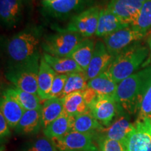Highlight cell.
I'll list each match as a JSON object with an SVG mask.
<instances>
[{"label": "cell", "mask_w": 151, "mask_h": 151, "mask_svg": "<svg viewBox=\"0 0 151 151\" xmlns=\"http://www.w3.org/2000/svg\"><path fill=\"white\" fill-rule=\"evenodd\" d=\"M151 85V66L137 71L118 84L114 99L128 115L139 111L143 96Z\"/></svg>", "instance_id": "cell-1"}, {"label": "cell", "mask_w": 151, "mask_h": 151, "mask_svg": "<svg viewBox=\"0 0 151 151\" xmlns=\"http://www.w3.org/2000/svg\"><path fill=\"white\" fill-rule=\"evenodd\" d=\"M149 53L147 47L136 43L115 56L106 71L119 84L140 69Z\"/></svg>", "instance_id": "cell-2"}, {"label": "cell", "mask_w": 151, "mask_h": 151, "mask_svg": "<svg viewBox=\"0 0 151 151\" xmlns=\"http://www.w3.org/2000/svg\"><path fill=\"white\" fill-rule=\"evenodd\" d=\"M41 41V31L37 27L28 28L13 36L6 45L7 54L13 64L40 58Z\"/></svg>", "instance_id": "cell-3"}, {"label": "cell", "mask_w": 151, "mask_h": 151, "mask_svg": "<svg viewBox=\"0 0 151 151\" xmlns=\"http://www.w3.org/2000/svg\"><path fill=\"white\" fill-rule=\"evenodd\" d=\"M41 58L12 64L6 71V77L22 91L38 95V75Z\"/></svg>", "instance_id": "cell-4"}, {"label": "cell", "mask_w": 151, "mask_h": 151, "mask_svg": "<svg viewBox=\"0 0 151 151\" xmlns=\"http://www.w3.org/2000/svg\"><path fill=\"white\" fill-rule=\"evenodd\" d=\"M83 39L84 37L79 34L66 29L45 36L41 48L45 53L52 56L67 57Z\"/></svg>", "instance_id": "cell-5"}, {"label": "cell", "mask_w": 151, "mask_h": 151, "mask_svg": "<svg viewBox=\"0 0 151 151\" xmlns=\"http://www.w3.org/2000/svg\"><path fill=\"white\" fill-rule=\"evenodd\" d=\"M146 36V35L129 25L104 37V41L109 52L113 58L124 49L139 42Z\"/></svg>", "instance_id": "cell-6"}, {"label": "cell", "mask_w": 151, "mask_h": 151, "mask_svg": "<svg viewBox=\"0 0 151 151\" xmlns=\"http://www.w3.org/2000/svg\"><path fill=\"white\" fill-rule=\"evenodd\" d=\"M94 139L90 134L71 131L64 137L50 139L58 151H99Z\"/></svg>", "instance_id": "cell-7"}, {"label": "cell", "mask_w": 151, "mask_h": 151, "mask_svg": "<svg viewBox=\"0 0 151 151\" xmlns=\"http://www.w3.org/2000/svg\"><path fill=\"white\" fill-rule=\"evenodd\" d=\"M99 6H92L71 18L67 29L83 37H90L97 32L100 11Z\"/></svg>", "instance_id": "cell-8"}, {"label": "cell", "mask_w": 151, "mask_h": 151, "mask_svg": "<svg viewBox=\"0 0 151 151\" xmlns=\"http://www.w3.org/2000/svg\"><path fill=\"white\" fill-rule=\"evenodd\" d=\"M126 151H151V118H137L125 141Z\"/></svg>", "instance_id": "cell-9"}, {"label": "cell", "mask_w": 151, "mask_h": 151, "mask_svg": "<svg viewBox=\"0 0 151 151\" xmlns=\"http://www.w3.org/2000/svg\"><path fill=\"white\" fill-rule=\"evenodd\" d=\"M88 107L92 116L104 127H108L112 123L120 109L114 97L99 94Z\"/></svg>", "instance_id": "cell-10"}, {"label": "cell", "mask_w": 151, "mask_h": 151, "mask_svg": "<svg viewBox=\"0 0 151 151\" xmlns=\"http://www.w3.org/2000/svg\"><path fill=\"white\" fill-rule=\"evenodd\" d=\"M134 129V124L132 123L127 113L119 109L118 116L110 125L104 127L96 135V139L106 138L113 140L125 142L130 134Z\"/></svg>", "instance_id": "cell-11"}, {"label": "cell", "mask_w": 151, "mask_h": 151, "mask_svg": "<svg viewBox=\"0 0 151 151\" xmlns=\"http://www.w3.org/2000/svg\"><path fill=\"white\" fill-rule=\"evenodd\" d=\"M147 0H109L106 8L129 24L137 18Z\"/></svg>", "instance_id": "cell-12"}, {"label": "cell", "mask_w": 151, "mask_h": 151, "mask_svg": "<svg viewBox=\"0 0 151 151\" xmlns=\"http://www.w3.org/2000/svg\"><path fill=\"white\" fill-rule=\"evenodd\" d=\"M86 0H56L54 1H43V11L46 15L57 18H67L82 9Z\"/></svg>", "instance_id": "cell-13"}, {"label": "cell", "mask_w": 151, "mask_h": 151, "mask_svg": "<svg viewBox=\"0 0 151 151\" xmlns=\"http://www.w3.org/2000/svg\"><path fill=\"white\" fill-rule=\"evenodd\" d=\"M112 60L113 57L109 52L104 43L98 41L95 44L89 66L85 72L88 81L106 71Z\"/></svg>", "instance_id": "cell-14"}, {"label": "cell", "mask_w": 151, "mask_h": 151, "mask_svg": "<svg viewBox=\"0 0 151 151\" xmlns=\"http://www.w3.org/2000/svg\"><path fill=\"white\" fill-rule=\"evenodd\" d=\"M128 26H129V24L124 22L121 18L108 9H103L100 11L95 35L99 37H105Z\"/></svg>", "instance_id": "cell-15"}, {"label": "cell", "mask_w": 151, "mask_h": 151, "mask_svg": "<svg viewBox=\"0 0 151 151\" xmlns=\"http://www.w3.org/2000/svg\"><path fill=\"white\" fill-rule=\"evenodd\" d=\"M0 109L9 127L12 128L16 127L25 111L20 104L6 91L1 94Z\"/></svg>", "instance_id": "cell-16"}, {"label": "cell", "mask_w": 151, "mask_h": 151, "mask_svg": "<svg viewBox=\"0 0 151 151\" xmlns=\"http://www.w3.org/2000/svg\"><path fill=\"white\" fill-rule=\"evenodd\" d=\"M56 74L54 69L41 57L38 75V96L41 100L45 101L49 99V94Z\"/></svg>", "instance_id": "cell-17"}, {"label": "cell", "mask_w": 151, "mask_h": 151, "mask_svg": "<svg viewBox=\"0 0 151 151\" xmlns=\"http://www.w3.org/2000/svg\"><path fill=\"white\" fill-rule=\"evenodd\" d=\"M22 16L21 0H0V18L8 27L19 22Z\"/></svg>", "instance_id": "cell-18"}, {"label": "cell", "mask_w": 151, "mask_h": 151, "mask_svg": "<svg viewBox=\"0 0 151 151\" xmlns=\"http://www.w3.org/2000/svg\"><path fill=\"white\" fill-rule=\"evenodd\" d=\"M41 127V109H37L24 111L15 129L20 134L31 135L37 133Z\"/></svg>", "instance_id": "cell-19"}, {"label": "cell", "mask_w": 151, "mask_h": 151, "mask_svg": "<svg viewBox=\"0 0 151 151\" xmlns=\"http://www.w3.org/2000/svg\"><path fill=\"white\" fill-rule=\"evenodd\" d=\"M95 44L92 39H84L67 57L74 60L86 72L92 59Z\"/></svg>", "instance_id": "cell-20"}, {"label": "cell", "mask_w": 151, "mask_h": 151, "mask_svg": "<svg viewBox=\"0 0 151 151\" xmlns=\"http://www.w3.org/2000/svg\"><path fill=\"white\" fill-rule=\"evenodd\" d=\"M104 127L102 124L96 120L90 111L88 110L83 114L74 117L71 131L90 134L94 135L95 138L96 135Z\"/></svg>", "instance_id": "cell-21"}, {"label": "cell", "mask_w": 151, "mask_h": 151, "mask_svg": "<svg viewBox=\"0 0 151 151\" xmlns=\"http://www.w3.org/2000/svg\"><path fill=\"white\" fill-rule=\"evenodd\" d=\"M74 117L69 116L64 111L59 118L43 129L44 135L48 139H52L62 137L67 134L72 129Z\"/></svg>", "instance_id": "cell-22"}, {"label": "cell", "mask_w": 151, "mask_h": 151, "mask_svg": "<svg viewBox=\"0 0 151 151\" xmlns=\"http://www.w3.org/2000/svg\"><path fill=\"white\" fill-rule=\"evenodd\" d=\"M64 112L63 99L50 98L45 100L41 107V127L46 129Z\"/></svg>", "instance_id": "cell-23"}, {"label": "cell", "mask_w": 151, "mask_h": 151, "mask_svg": "<svg viewBox=\"0 0 151 151\" xmlns=\"http://www.w3.org/2000/svg\"><path fill=\"white\" fill-rule=\"evenodd\" d=\"M42 57L54 71L59 74L85 72L74 60L68 57H55L47 53L43 54Z\"/></svg>", "instance_id": "cell-24"}, {"label": "cell", "mask_w": 151, "mask_h": 151, "mask_svg": "<svg viewBox=\"0 0 151 151\" xmlns=\"http://www.w3.org/2000/svg\"><path fill=\"white\" fill-rule=\"evenodd\" d=\"M118 84L113 80L106 71L88 81V87L99 95L114 97Z\"/></svg>", "instance_id": "cell-25"}, {"label": "cell", "mask_w": 151, "mask_h": 151, "mask_svg": "<svg viewBox=\"0 0 151 151\" xmlns=\"http://www.w3.org/2000/svg\"><path fill=\"white\" fill-rule=\"evenodd\" d=\"M63 99L64 111L71 116H77L89 110L82 91L75 92L65 96Z\"/></svg>", "instance_id": "cell-26"}, {"label": "cell", "mask_w": 151, "mask_h": 151, "mask_svg": "<svg viewBox=\"0 0 151 151\" xmlns=\"http://www.w3.org/2000/svg\"><path fill=\"white\" fill-rule=\"evenodd\" d=\"M6 92L16 100L25 111L41 109V99L37 94L22 91L18 88H9Z\"/></svg>", "instance_id": "cell-27"}, {"label": "cell", "mask_w": 151, "mask_h": 151, "mask_svg": "<svg viewBox=\"0 0 151 151\" xmlns=\"http://www.w3.org/2000/svg\"><path fill=\"white\" fill-rule=\"evenodd\" d=\"M88 81H89L85 72L69 73L65 88L60 98L62 99L73 92L83 91L86 89L88 87Z\"/></svg>", "instance_id": "cell-28"}, {"label": "cell", "mask_w": 151, "mask_h": 151, "mask_svg": "<svg viewBox=\"0 0 151 151\" xmlns=\"http://www.w3.org/2000/svg\"><path fill=\"white\" fill-rule=\"evenodd\" d=\"M130 26L147 35L151 29V0H147Z\"/></svg>", "instance_id": "cell-29"}, {"label": "cell", "mask_w": 151, "mask_h": 151, "mask_svg": "<svg viewBox=\"0 0 151 151\" xmlns=\"http://www.w3.org/2000/svg\"><path fill=\"white\" fill-rule=\"evenodd\" d=\"M23 151H58V150L50 139L41 137L28 143Z\"/></svg>", "instance_id": "cell-30"}, {"label": "cell", "mask_w": 151, "mask_h": 151, "mask_svg": "<svg viewBox=\"0 0 151 151\" xmlns=\"http://www.w3.org/2000/svg\"><path fill=\"white\" fill-rule=\"evenodd\" d=\"M98 142L99 151H126L125 143L122 141L100 138Z\"/></svg>", "instance_id": "cell-31"}, {"label": "cell", "mask_w": 151, "mask_h": 151, "mask_svg": "<svg viewBox=\"0 0 151 151\" xmlns=\"http://www.w3.org/2000/svg\"><path fill=\"white\" fill-rule=\"evenodd\" d=\"M68 74H59L57 73L52 82V88L49 94L50 98H60L65 88L67 80Z\"/></svg>", "instance_id": "cell-32"}, {"label": "cell", "mask_w": 151, "mask_h": 151, "mask_svg": "<svg viewBox=\"0 0 151 151\" xmlns=\"http://www.w3.org/2000/svg\"><path fill=\"white\" fill-rule=\"evenodd\" d=\"M138 118H151V85L147 90L141 101Z\"/></svg>", "instance_id": "cell-33"}, {"label": "cell", "mask_w": 151, "mask_h": 151, "mask_svg": "<svg viewBox=\"0 0 151 151\" xmlns=\"http://www.w3.org/2000/svg\"><path fill=\"white\" fill-rule=\"evenodd\" d=\"M9 135H10L9 125L2 113H0V137L1 139H3Z\"/></svg>", "instance_id": "cell-34"}, {"label": "cell", "mask_w": 151, "mask_h": 151, "mask_svg": "<svg viewBox=\"0 0 151 151\" xmlns=\"http://www.w3.org/2000/svg\"><path fill=\"white\" fill-rule=\"evenodd\" d=\"M82 93L83 95L85 101H86V102L87 104H88V106H89L90 104L96 99V97H97L98 95L97 92L94 91L93 89L89 88V87H88L86 89L83 90Z\"/></svg>", "instance_id": "cell-35"}, {"label": "cell", "mask_w": 151, "mask_h": 151, "mask_svg": "<svg viewBox=\"0 0 151 151\" xmlns=\"http://www.w3.org/2000/svg\"><path fill=\"white\" fill-rule=\"evenodd\" d=\"M148 46H149V51H150V58L151 60V35H150V37H149V38H148Z\"/></svg>", "instance_id": "cell-36"}, {"label": "cell", "mask_w": 151, "mask_h": 151, "mask_svg": "<svg viewBox=\"0 0 151 151\" xmlns=\"http://www.w3.org/2000/svg\"><path fill=\"white\" fill-rule=\"evenodd\" d=\"M43 1H56V0H43Z\"/></svg>", "instance_id": "cell-37"}, {"label": "cell", "mask_w": 151, "mask_h": 151, "mask_svg": "<svg viewBox=\"0 0 151 151\" xmlns=\"http://www.w3.org/2000/svg\"><path fill=\"white\" fill-rule=\"evenodd\" d=\"M21 1H23V0H21Z\"/></svg>", "instance_id": "cell-38"}]
</instances>
